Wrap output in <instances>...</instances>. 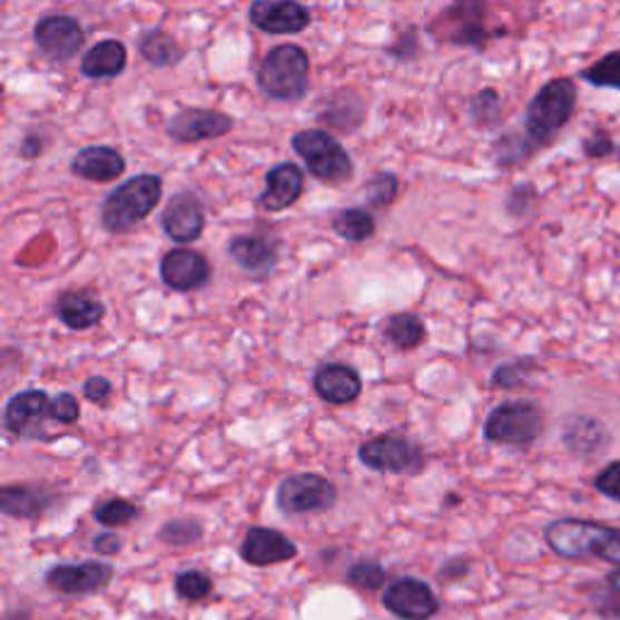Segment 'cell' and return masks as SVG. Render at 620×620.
I'll use <instances>...</instances> for the list:
<instances>
[{"label":"cell","mask_w":620,"mask_h":620,"mask_svg":"<svg viewBox=\"0 0 620 620\" xmlns=\"http://www.w3.org/2000/svg\"><path fill=\"white\" fill-rule=\"evenodd\" d=\"M545 543L553 553L568 560L601 558L620 564V529L599 521L558 519L548 523Z\"/></svg>","instance_id":"cell-1"},{"label":"cell","mask_w":620,"mask_h":620,"mask_svg":"<svg viewBox=\"0 0 620 620\" xmlns=\"http://www.w3.org/2000/svg\"><path fill=\"white\" fill-rule=\"evenodd\" d=\"M163 180L160 175L144 173L119 185L102 204V226L119 236L129 233L146 220L160 201Z\"/></svg>","instance_id":"cell-2"},{"label":"cell","mask_w":620,"mask_h":620,"mask_svg":"<svg viewBox=\"0 0 620 620\" xmlns=\"http://www.w3.org/2000/svg\"><path fill=\"white\" fill-rule=\"evenodd\" d=\"M257 86L269 100L296 102L311 86V59L296 45L274 47L257 71Z\"/></svg>","instance_id":"cell-3"},{"label":"cell","mask_w":620,"mask_h":620,"mask_svg":"<svg viewBox=\"0 0 620 620\" xmlns=\"http://www.w3.org/2000/svg\"><path fill=\"white\" fill-rule=\"evenodd\" d=\"M296 156L306 163L315 180L327 185H342L354 175V163L333 134L323 129H303L292 139Z\"/></svg>","instance_id":"cell-4"},{"label":"cell","mask_w":620,"mask_h":620,"mask_svg":"<svg viewBox=\"0 0 620 620\" xmlns=\"http://www.w3.org/2000/svg\"><path fill=\"white\" fill-rule=\"evenodd\" d=\"M577 102V86L570 78L550 80L535 95L526 112V131L533 141H550L570 121Z\"/></svg>","instance_id":"cell-5"},{"label":"cell","mask_w":620,"mask_h":620,"mask_svg":"<svg viewBox=\"0 0 620 620\" xmlns=\"http://www.w3.org/2000/svg\"><path fill=\"white\" fill-rule=\"evenodd\" d=\"M543 434V412L531 403H504L485 422V439L502 446H529Z\"/></svg>","instance_id":"cell-6"},{"label":"cell","mask_w":620,"mask_h":620,"mask_svg":"<svg viewBox=\"0 0 620 620\" xmlns=\"http://www.w3.org/2000/svg\"><path fill=\"white\" fill-rule=\"evenodd\" d=\"M337 490L329 480L315 473L286 478L277 490V506L284 514H315L335 504Z\"/></svg>","instance_id":"cell-7"},{"label":"cell","mask_w":620,"mask_h":620,"mask_svg":"<svg viewBox=\"0 0 620 620\" xmlns=\"http://www.w3.org/2000/svg\"><path fill=\"white\" fill-rule=\"evenodd\" d=\"M360 461L378 473H415L424 456L415 441L401 434H383L366 441L360 449Z\"/></svg>","instance_id":"cell-8"},{"label":"cell","mask_w":620,"mask_h":620,"mask_svg":"<svg viewBox=\"0 0 620 620\" xmlns=\"http://www.w3.org/2000/svg\"><path fill=\"white\" fill-rule=\"evenodd\" d=\"M53 417V397L45 391H22L6 405V430L22 439H39L47 434Z\"/></svg>","instance_id":"cell-9"},{"label":"cell","mask_w":620,"mask_h":620,"mask_svg":"<svg viewBox=\"0 0 620 620\" xmlns=\"http://www.w3.org/2000/svg\"><path fill=\"white\" fill-rule=\"evenodd\" d=\"M115 570L105 562H78V564H57L47 574V584L66 597H88L98 594L112 582Z\"/></svg>","instance_id":"cell-10"},{"label":"cell","mask_w":620,"mask_h":620,"mask_svg":"<svg viewBox=\"0 0 620 620\" xmlns=\"http://www.w3.org/2000/svg\"><path fill=\"white\" fill-rule=\"evenodd\" d=\"M86 41V30L68 16H49L35 27V45L51 61H71Z\"/></svg>","instance_id":"cell-11"},{"label":"cell","mask_w":620,"mask_h":620,"mask_svg":"<svg viewBox=\"0 0 620 620\" xmlns=\"http://www.w3.org/2000/svg\"><path fill=\"white\" fill-rule=\"evenodd\" d=\"M233 131V119L216 109L187 107L177 112L168 124V136L180 144H199L209 139H220Z\"/></svg>","instance_id":"cell-12"},{"label":"cell","mask_w":620,"mask_h":620,"mask_svg":"<svg viewBox=\"0 0 620 620\" xmlns=\"http://www.w3.org/2000/svg\"><path fill=\"white\" fill-rule=\"evenodd\" d=\"M383 606L403 620H430L439 613V599L434 591L415 577H403L383 594Z\"/></svg>","instance_id":"cell-13"},{"label":"cell","mask_w":620,"mask_h":620,"mask_svg":"<svg viewBox=\"0 0 620 620\" xmlns=\"http://www.w3.org/2000/svg\"><path fill=\"white\" fill-rule=\"evenodd\" d=\"M247 16L267 35H298L311 24V10L296 0H255Z\"/></svg>","instance_id":"cell-14"},{"label":"cell","mask_w":620,"mask_h":620,"mask_svg":"<svg viewBox=\"0 0 620 620\" xmlns=\"http://www.w3.org/2000/svg\"><path fill=\"white\" fill-rule=\"evenodd\" d=\"M160 277L173 292H197L211 279V265L201 253L177 247L160 262Z\"/></svg>","instance_id":"cell-15"},{"label":"cell","mask_w":620,"mask_h":620,"mask_svg":"<svg viewBox=\"0 0 620 620\" xmlns=\"http://www.w3.org/2000/svg\"><path fill=\"white\" fill-rule=\"evenodd\" d=\"M306 187V177L303 170L294 163H279L267 173V187L259 195V206L265 211H284L288 206H294Z\"/></svg>","instance_id":"cell-16"},{"label":"cell","mask_w":620,"mask_h":620,"mask_svg":"<svg viewBox=\"0 0 620 620\" xmlns=\"http://www.w3.org/2000/svg\"><path fill=\"white\" fill-rule=\"evenodd\" d=\"M206 226L204 206L197 197H175L163 211V230L175 243H195Z\"/></svg>","instance_id":"cell-17"},{"label":"cell","mask_w":620,"mask_h":620,"mask_svg":"<svg viewBox=\"0 0 620 620\" xmlns=\"http://www.w3.org/2000/svg\"><path fill=\"white\" fill-rule=\"evenodd\" d=\"M240 553L247 564H255V568H269V564H279L296 558V545L279 531L255 526L247 531Z\"/></svg>","instance_id":"cell-18"},{"label":"cell","mask_w":620,"mask_h":620,"mask_svg":"<svg viewBox=\"0 0 620 620\" xmlns=\"http://www.w3.org/2000/svg\"><path fill=\"white\" fill-rule=\"evenodd\" d=\"M127 170V160L117 148L88 146L78 150L71 160V173L90 183H112Z\"/></svg>","instance_id":"cell-19"},{"label":"cell","mask_w":620,"mask_h":620,"mask_svg":"<svg viewBox=\"0 0 620 620\" xmlns=\"http://www.w3.org/2000/svg\"><path fill=\"white\" fill-rule=\"evenodd\" d=\"M313 388L325 403L347 405L362 393V376L347 364H325L313 378Z\"/></svg>","instance_id":"cell-20"},{"label":"cell","mask_w":620,"mask_h":620,"mask_svg":"<svg viewBox=\"0 0 620 620\" xmlns=\"http://www.w3.org/2000/svg\"><path fill=\"white\" fill-rule=\"evenodd\" d=\"M53 311L71 329H90L105 318L102 301L88 292H63L53 303Z\"/></svg>","instance_id":"cell-21"},{"label":"cell","mask_w":620,"mask_h":620,"mask_svg":"<svg viewBox=\"0 0 620 620\" xmlns=\"http://www.w3.org/2000/svg\"><path fill=\"white\" fill-rule=\"evenodd\" d=\"M230 257L238 262V265L247 272H269L277 265V243L269 236H262V233H253V236H238L233 238L228 245Z\"/></svg>","instance_id":"cell-22"},{"label":"cell","mask_w":620,"mask_h":620,"mask_svg":"<svg viewBox=\"0 0 620 620\" xmlns=\"http://www.w3.org/2000/svg\"><path fill=\"white\" fill-rule=\"evenodd\" d=\"M127 47L119 39H105L95 45L80 61V73L86 78H117L127 68Z\"/></svg>","instance_id":"cell-23"},{"label":"cell","mask_w":620,"mask_h":620,"mask_svg":"<svg viewBox=\"0 0 620 620\" xmlns=\"http://www.w3.org/2000/svg\"><path fill=\"white\" fill-rule=\"evenodd\" d=\"M51 500H53V494L45 492L41 488L16 485V488H6L3 492H0L3 512L8 516H20V519H30V516H39L41 512H47Z\"/></svg>","instance_id":"cell-24"},{"label":"cell","mask_w":620,"mask_h":620,"mask_svg":"<svg viewBox=\"0 0 620 620\" xmlns=\"http://www.w3.org/2000/svg\"><path fill=\"white\" fill-rule=\"evenodd\" d=\"M139 51L146 63L156 68H170L185 59V51L177 45V39L163 30L146 32L139 41Z\"/></svg>","instance_id":"cell-25"},{"label":"cell","mask_w":620,"mask_h":620,"mask_svg":"<svg viewBox=\"0 0 620 620\" xmlns=\"http://www.w3.org/2000/svg\"><path fill=\"white\" fill-rule=\"evenodd\" d=\"M564 446L580 456H591L606 446V432L603 426L591 417H577L564 426Z\"/></svg>","instance_id":"cell-26"},{"label":"cell","mask_w":620,"mask_h":620,"mask_svg":"<svg viewBox=\"0 0 620 620\" xmlns=\"http://www.w3.org/2000/svg\"><path fill=\"white\" fill-rule=\"evenodd\" d=\"M449 12L459 16V20H449V24H456V30L449 35V41H456V45H480L485 39L480 0H459Z\"/></svg>","instance_id":"cell-27"},{"label":"cell","mask_w":620,"mask_h":620,"mask_svg":"<svg viewBox=\"0 0 620 620\" xmlns=\"http://www.w3.org/2000/svg\"><path fill=\"white\" fill-rule=\"evenodd\" d=\"M385 339H388L397 350H415L426 339L424 323L412 313H397L391 315L388 323L383 327Z\"/></svg>","instance_id":"cell-28"},{"label":"cell","mask_w":620,"mask_h":620,"mask_svg":"<svg viewBox=\"0 0 620 620\" xmlns=\"http://www.w3.org/2000/svg\"><path fill=\"white\" fill-rule=\"evenodd\" d=\"M333 228L339 238L350 243H364L376 230V220L366 209H342L333 218Z\"/></svg>","instance_id":"cell-29"},{"label":"cell","mask_w":620,"mask_h":620,"mask_svg":"<svg viewBox=\"0 0 620 620\" xmlns=\"http://www.w3.org/2000/svg\"><path fill=\"white\" fill-rule=\"evenodd\" d=\"M136 516H139V509H136L129 500H121V498L107 500L95 509V519H98L102 526H109V529L127 526V523L134 521Z\"/></svg>","instance_id":"cell-30"},{"label":"cell","mask_w":620,"mask_h":620,"mask_svg":"<svg viewBox=\"0 0 620 620\" xmlns=\"http://www.w3.org/2000/svg\"><path fill=\"white\" fill-rule=\"evenodd\" d=\"M201 539V526L197 521L191 519H177L165 523L160 529V541L175 545V548H183V545H191Z\"/></svg>","instance_id":"cell-31"},{"label":"cell","mask_w":620,"mask_h":620,"mask_svg":"<svg viewBox=\"0 0 620 620\" xmlns=\"http://www.w3.org/2000/svg\"><path fill=\"white\" fill-rule=\"evenodd\" d=\"M533 371H535V362H531V360L504 364V366H500L498 371H494L492 385H494V388H504V391L519 388V385H523V383L531 378Z\"/></svg>","instance_id":"cell-32"},{"label":"cell","mask_w":620,"mask_h":620,"mask_svg":"<svg viewBox=\"0 0 620 620\" xmlns=\"http://www.w3.org/2000/svg\"><path fill=\"white\" fill-rule=\"evenodd\" d=\"M397 195V177L393 173H376L366 183V199L374 209H383V206L393 204Z\"/></svg>","instance_id":"cell-33"},{"label":"cell","mask_w":620,"mask_h":620,"mask_svg":"<svg viewBox=\"0 0 620 620\" xmlns=\"http://www.w3.org/2000/svg\"><path fill=\"white\" fill-rule=\"evenodd\" d=\"M584 78L591 86L620 90V53H609V57H603L599 63L587 68Z\"/></svg>","instance_id":"cell-34"},{"label":"cell","mask_w":620,"mask_h":620,"mask_svg":"<svg viewBox=\"0 0 620 620\" xmlns=\"http://www.w3.org/2000/svg\"><path fill=\"white\" fill-rule=\"evenodd\" d=\"M211 580L206 577L204 572L197 570H187L183 574H177L175 580V589H177V597H183L187 601H199L206 599L211 594Z\"/></svg>","instance_id":"cell-35"},{"label":"cell","mask_w":620,"mask_h":620,"mask_svg":"<svg viewBox=\"0 0 620 620\" xmlns=\"http://www.w3.org/2000/svg\"><path fill=\"white\" fill-rule=\"evenodd\" d=\"M350 582L360 589H381L385 584V570L376 560H360L350 568Z\"/></svg>","instance_id":"cell-36"},{"label":"cell","mask_w":620,"mask_h":620,"mask_svg":"<svg viewBox=\"0 0 620 620\" xmlns=\"http://www.w3.org/2000/svg\"><path fill=\"white\" fill-rule=\"evenodd\" d=\"M594 488L613 502H620V461H613L603 468L594 480Z\"/></svg>","instance_id":"cell-37"},{"label":"cell","mask_w":620,"mask_h":620,"mask_svg":"<svg viewBox=\"0 0 620 620\" xmlns=\"http://www.w3.org/2000/svg\"><path fill=\"white\" fill-rule=\"evenodd\" d=\"M473 115L478 117V121H494L500 115V95L494 90H482L475 95L473 100Z\"/></svg>","instance_id":"cell-38"},{"label":"cell","mask_w":620,"mask_h":620,"mask_svg":"<svg viewBox=\"0 0 620 620\" xmlns=\"http://www.w3.org/2000/svg\"><path fill=\"white\" fill-rule=\"evenodd\" d=\"M53 417L59 424H76L80 417V405L71 393H61L53 397Z\"/></svg>","instance_id":"cell-39"},{"label":"cell","mask_w":620,"mask_h":620,"mask_svg":"<svg viewBox=\"0 0 620 620\" xmlns=\"http://www.w3.org/2000/svg\"><path fill=\"white\" fill-rule=\"evenodd\" d=\"M90 403H107V397L112 395V383L102 376H92L86 381V388H82Z\"/></svg>","instance_id":"cell-40"},{"label":"cell","mask_w":620,"mask_h":620,"mask_svg":"<svg viewBox=\"0 0 620 620\" xmlns=\"http://www.w3.org/2000/svg\"><path fill=\"white\" fill-rule=\"evenodd\" d=\"M92 548L98 550V553H102V555H115V553H119L121 541L117 539L115 533H102V535H98V539L92 541Z\"/></svg>","instance_id":"cell-41"},{"label":"cell","mask_w":620,"mask_h":620,"mask_svg":"<svg viewBox=\"0 0 620 620\" xmlns=\"http://www.w3.org/2000/svg\"><path fill=\"white\" fill-rule=\"evenodd\" d=\"M584 150H587L589 156L601 158L603 154H609V150H611V141L603 139V136H594V139L584 144Z\"/></svg>","instance_id":"cell-42"},{"label":"cell","mask_w":620,"mask_h":620,"mask_svg":"<svg viewBox=\"0 0 620 620\" xmlns=\"http://www.w3.org/2000/svg\"><path fill=\"white\" fill-rule=\"evenodd\" d=\"M20 154H22V158H37L39 154H41V144H39V139L35 134H30L27 136V139L22 141V146H20Z\"/></svg>","instance_id":"cell-43"},{"label":"cell","mask_w":620,"mask_h":620,"mask_svg":"<svg viewBox=\"0 0 620 620\" xmlns=\"http://www.w3.org/2000/svg\"><path fill=\"white\" fill-rule=\"evenodd\" d=\"M609 584H611V589H613V591H618V594H620V568H618L616 572H611V577H609Z\"/></svg>","instance_id":"cell-44"}]
</instances>
